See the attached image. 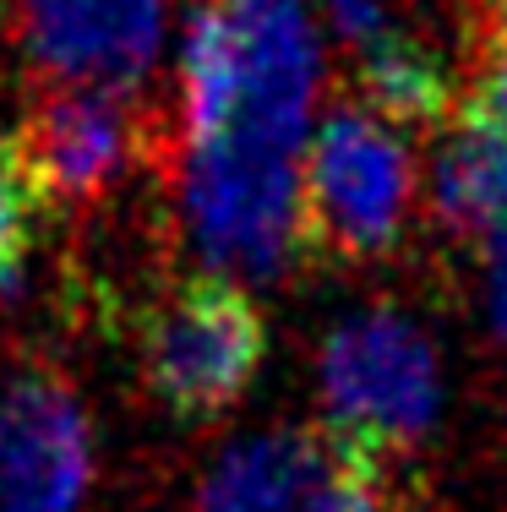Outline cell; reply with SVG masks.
I'll use <instances>...</instances> for the list:
<instances>
[{
    "label": "cell",
    "mask_w": 507,
    "mask_h": 512,
    "mask_svg": "<svg viewBox=\"0 0 507 512\" xmlns=\"http://www.w3.org/2000/svg\"><path fill=\"white\" fill-rule=\"evenodd\" d=\"M328 28L317 0H202L180 33L175 213L224 284L279 278L306 218V142L322 120Z\"/></svg>",
    "instance_id": "1"
},
{
    "label": "cell",
    "mask_w": 507,
    "mask_h": 512,
    "mask_svg": "<svg viewBox=\"0 0 507 512\" xmlns=\"http://www.w3.org/2000/svg\"><path fill=\"white\" fill-rule=\"evenodd\" d=\"M317 393L355 447H409L442 420L448 376L431 333L393 306L355 311L322 338Z\"/></svg>",
    "instance_id": "2"
},
{
    "label": "cell",
    "mask_w": 507,
    "mask_h": 512,
    "mask_svg": "<svg viewBox=\"0 0 507 512\" xmlns=\"http://www.w3.org/2000/svg\"><path fill=\"white\" fill-rule=\"evenodd\" d=\"M306 218L338 251H388L409 229L420 197V164L404 126L382 120L366 104L322 109L306 142Z\"/></svg>",
    "instance_id": "3"
},
{
    "label": "cell",
    "mask_w": 507,
    "mask_h": 512,
    "mask_svg": "<svg viewBox=\"0 0 507 512\" xmlns=\"http://www.w3.org/2000/svg\"><path fill=\"white\" fill-rule=\"evenodd\" d=\"M262 316L240 284L208 278L159 311L148 333V382L175 414L208 420L251 387L262 365Z\"/></svg>",
    "instance_id": "4"
},
{
    "label": "cell",
    "mask_w": 507,
    "mask_h": 512,
    "mask_svg": "<svg viewBox=\"0 0 507 512\" xmlns=\"http://www.w3.org/2000/svg\"><path fill=\"white\" fill-rule=\"evenodd\" d=\"M22 50L55 88L131 93L169 50V0H22Z\"/></svg>",
    "instance_id": "5"
},
{
    "label": "cell",
    "mask_w": 507,
    "mask_h": 512,
    "mask_svg": "<svg viewBox=\"0 0 507 512\" xmlns=\"http://www.w3.org/2000/svg\"><path fill=\"white\" fill-rule=\"evenodd\" d=\"M93 491V425L55 376L0 387V512H82Z\"/></svg>",
    "instance_id": "6"
},
{
    "label": "cell",
    "mask_w": 507,
    "mask_h": 512,
    "mask_svg": "<svg viewBox=\"0 0 507 512\" xmlns=\"http://www.w3.org/2000/svg\"><path fill=\"white\" fill-rule=\"evenodd\" d=\"M131 148H137V120L120 104V93L50 88L28 109L11 158L39 197L93 202L126 175Z\"/></svg>",
    "instance_id": "7"
},
{
    "label": "cell",
    "mask_w": 507,
    "mask_h": 512,
    "mask_svg": "<svg viewBox=\"0 0 507 512\" xmlns=\"http://www.w3.org/2000/svg\"><path fill=\"white\" fill-rule=\"evenodd\" d=\"M333 463L306 431H251L208 463L191 512H300Z\"/></svg>",
    "instance_id": "8"
},
{
    "label": "cell",
    "mask_w": 507,
    "mask_h": 512,
    "mask_svg": "<svg viewBox=\"0 0 507 512\" xmlns=\"http://www.w3.org/2000/svg\"><path fill=\"white\" fill-rule=\"evenodd\" d=\"M431 207L458 235H486L507 213V137L486 115L453 126L426 175Z\"/></svg>",
    "instance_id": "9"
},
{
    "label": "cell",
    "mask_w": 507,
    "mask_h": 512,
    "mask_svg": "<svg viewBox=\"0 0 507 512\" xmlns=\"http://www.w3.org/2000/svg\"><path fill=\"white\" fill-rule=\"evenodd\" d=\"M360 93L366 109H377L393 126H426L448 109V71L442 60L409 33H382L377 44L360 50Z\"/></svg>",
    "instance_id": "10"
},
{
    "label": "cell",
    "mask_w": 507,
    "mask_h": 512,
    "mask_svg": "<svg viewBox=\"0 0 507 512\" xmlns=\"http://www.w3.org/2000/svg\"><path fill=\"white\" fill-rule=\"evenodd\" d=\"M28 218H33V186L22 180L17 158L0 153V295H6V289H17V278H22Z\"/></svg>",
    "instance_id": "11"
},
{
    "label": "cell",
    "mask_w": 507,
    "mask_h": 512,
    "mask_svg": "<svg viewBox=\"0 0 507 512\" xmlns=\"http://www.w3.org/2000/svg\"><path fill=\"white\" fill-rule=\"evenodd\" d=\"M300 512H398V507L388 502V491L360 463H333Z\"/></svg>",
    "instance_id": "12"
},
{
    "label": "cell",
    "mask_w": 507,
    "mask_h": 512,
    "mask_svg": "<svg viewBox=\"0 0 507 512\" xmlns=\"http://www.w3.org/2000/svg\"><path fill=\"white\" fill-rule=\"evenodd\" d=\"M317 17L328 28V39L349 44L360 55L382 33H393V0H317Z\"/></svg>",
    "instance_id": "13"
},
{
    "label": "cell",
    "mask_w": 507,
    "mask_h": 512,
    "mask_svg": "<svg viewBox=\"0 0 507 512\" xmlns=\"http://www.w3.org/2000/svg\"><path fill=\"white\" fill-rule=\"evenodd\" d=\"M480 246H486V273H480L486 278V322L507 344V213L480 235Z\"/></svg>",
    "instance_id": "14"
},
{
    "label": "cell",
    "mask_w": 507,
    "mask_h": 512,
    "mask_svg": "<svg viewBox=\"0 0 507 512\" xmlns=\"http://www.w3.org/2000/svg\"><path fill=\"white\" fill-rule=\"evenodd\" d=\"M486 120L507 137V28L497 33L491 60H486Z\"/></svg>",
    "instance_id": "15"
}]
</instances>
